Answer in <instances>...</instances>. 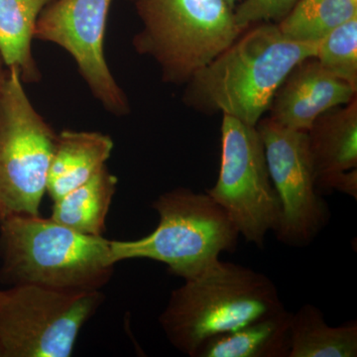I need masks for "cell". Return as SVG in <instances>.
Masks as SVG:
<instances>
[{
	"label": "cell",
	"mask_w": 357,
	"mask_h": 357,
	"mask_svg": "<svg viewBox=\"0 0 357 357\" xmlns=\"http://www.w3.org/2000/svg\"><path fill=\"white\" fill-rule=\"evenodd\" d=\"M318 46L286 38L276 23L250 26L185 84L183 102L201 114L256 126L289 73L316 57Z\"/></svg>",
	"instance_id": "1"
},
{
	"label": "cell",
	"mask_w": 357,
	"mask_h": 357,
	"mask_svg": "<svg viewBox=\"0 0 357 357\" xmlns=\"http://www.w3.org/2000/svg\"><path fill=\"white\" fill-rule=\"evenodd\" d=\"M0 257L4 283L61 290H100L115 266L112 241L40 215L0 220Z\"/></svg>",
	"instance_id": "2"
},
{
	"label": "cell",
	"mask_w": 357,
	"mask_h": 357,
	"mask_svg": "<svg viewBox=\"0 0 357 357\" xmlns=\"http://www.w3.org/2000/svg\"><path fill=\"white\" fill-rule=\"evenodd\" d=\"M285 310L266 275L218 260L171 293L159 323L170 344L194 357L211 338Z\"/></svg>",
	"instance_id": "3"
},
{
	"label": "cell",
	"mask_w": 357,
	"mask_h": 357,
	"mask_svg": "<svg viewBox=\"0 0 357 357\" xmlns=\"http://www.w3.org/2000/svg\"><path fill=\"white\" fill-rule=\"evenodd\" d=\"M152 206L159 223L151 234L137 241H112L115 264L154 260L188 281L215 265L222 253L236 251L238 230L206 192L176 188L160 195Z\"/></svg>",
	"instance_id": "4"
},
{
	"label": "cell",
	"mask_w": 357,
	"mask_h": 357,
	"mask_svg": "<svg viewBox=\"0 0 357 357\" xmlns=\"http://www.w3.org/2000/svg\"><path fill=\"white\" fill-rule=\"evenodd\" d=\"M142 29L132 46L153 59L162 81L185 84L245 30L227 0H134Z\"/></svg>",
	"instance_id": "5"
},
{
	"label": "cell",
	"mask_w": 357,
	"mask_h": 357,
	"mask_svg": "<svg viewBox=\"0 0 357 357\" xmlns=\"http://www.w3.org/2000/svg\"><path fill=\"white\" fill-rule=\"evenodd\" d=\"M103 301L100 290L15 285L0 293L4 357H69L84 324Z\"/></svg>",
	"instance_id": "6"
},
{
	"label": "cell",
	"mask_w": 357,
	"mask_h": 357,
	"mask_svg": "<svg viewBox=\"0 0 357 357\" xmlns=\"http://www.w3.org/2000/svg\"><path fill=\"white\" fill-rule=\"evenodd\" d=\"M0 93V206L39 215L57 134L37 112L20 73L8 69Z\"/></svg>",
	"instance_id": "7"
},
{
	"label": "cell",
	"mask_w": 357,
	"mask_h": 357,
	"mask_svg": "<svg viewBox=\"0 0 357 357\" xmlns=\"http://www.w3.org/2000/svg\"><path fill=\"white\" fill-rule=\"evenodd\" d=\"M222 157L217 183L206 194L218 204L246 243L262 248L278 229L281 206L268 171L256 126L222 114Z\"/></svg>",
	"instance_id": "8"
},
{
	"label": "cell",
	"mask_w": 357,
	"mask_h": 357,
	"mask_svg": "<svg viewBox=\"0 0 357 357\" xmlns=\"http://www.w3.org/2000/svg\"><path fill=\"white\" fill-rule=\"evenodd\" d=\"M256 128L280 202V223L275 234L286 245L306 246L330 220L328 204L317 189L307 132L284 128L268 117L260 119Z\"/></svg>",
	"instance_id": "9"
},
{
	"label": "cell",
	"mask_w": 357,
	"mask_h": 357,
	"mask_svg": "<svg viewBox=\"0 0 357 357\" xmlns=\"http://www.w3.org/2000/svg\"><path fill=\"white\" fill-rule=\"evenodd\" d=\"M112 1L53 0L40 14L34 40L57 45L68 52L93 98L110 114L121 117L130 114V103L105 54Z\"/></svg>",
	"instance_id": "10"
},
{
	"label": "cell",
	"mask_w": 357,
	"mask_h": 357,
	"mask_svg": "<svg viewBox=\"0 0 357 357\" xmlns=\"http://www.w3.org/2000/svg\"><path fill=\"white\" fill-rule=\"evenodd\" d=\"M357 89L328 72L314 57L289 73L270 105L268 119L284 128L307 132L324 112L347 105Z\"/></svg>",
	"instance_id": "11"
},
{
	"label": "cell",
	"mask_w": 357,
	"mask_h": 357,
	"mask_svg": "<svg viewBox=\"0 0 357 357\" xmlns=\"http://www.w3.org/2000/svg\"><path fill=\"white\" fill-rule=\"evenodd\" d=\"M307 135L319 192L328 178L357 169V98L319 115Z\"/></svg>",
	"instance_id": "12"
},
{
	"label": "cell",
	"mask_w": 357,
	"mask_h": 357,
	"mask_svg": "<svg viewBox=\"0 0 357 357\" xmlns=\"http://www.w3.org/2000/svg\"><path fill=\"white\" fill-rule=\"evenodd\" d=\"M114 147L110 136L96 131L63 130L57 134L47 194L54 202L83 185L107 166Z\"/></svg>",
	"instance_id": "13"
},
{
	"label": "cell",
	"mask_w": 357,
	"mask_h": 357,
	"mask_svg": "<svg viewBox=\"0 0 357 357\" xmlns=\"http://www.w3.org/2000/svg\"><path fill=\"white\" fill-rule=\"evenodd\" d=\"M291 314L287 310L206 340L194 357H289Z\"/></svg>",
	"instance_id": "14"
},
{
	"label": "cell",
	"mask_w": 357,
	"mask_h": 357,
	"mask_svg": "<svg viewBox=\"0 0 357 357\" xmlns=\"http://www.w3.org/2000/svg\"><path fill=\"white\" fill-rule=\"evenodd\" d=\"M53 0H0V53L8 69L20 73L25 84L42 79L32 52L40 14Z\"/></svg>",
	"instance_id": "15"
},
{
	"label": "cell",
	"mask_w": 357,
	"mask_h": 357,
	"mask_svg": "<svg viewBox=\"0 0 357 357\" xmlns=\"http://www.w3.org/2000/svg\"><path fill=\"white\" fill-rule=\"evenodd\" d=\"M116 187L117 178L105 166L83 185L54 201L51 218L81 234L102 236Z\"/></svg>",
	"instance_id": "16"
},
{
	"label": "cell",
	"mask_w": 357,
	"mask_h": 357,
	"mask_svg": "<svg viewBox=\"0 0 357 357\" xmlns=\"http://www.w3.org/2000/svg\"><path fill=\"white\" fill-rule=\"evenodd\" d=\"M289 357H356L357 323L328 325L323 312L306 304L291 314Z\"/></svg>",
	"instance_id": "17"
},
{
	"label": "cell",
	"mask_w": 357,
	"mask_h": 357,
	"mask_svg": "<svg viewBox=\"0 0 357 357\" xmlns=\"http://www.w3.org/2000/svg\"><path fill=\"white\" fill-rule=\"evenodd\" d=\"M357 17L354 0H299L277 24L286 38L300 43H319L335 28Z\"/></svg>",
	"instance_id": "18"
},
{
	"label": "cell",
	"mask_w": 357,
	"mask_h": 357,
	"mask_svg": "<svg viewBox=\"0 0 357 357\" xmlns=\"http://www.w3.org/2000/svg\"><path fill=\"white\" fill-rule=\"evenodd\" d=\"M314 58L333 76L357 89V17L324 37Z\"/></svg>",
	"instance_id": "19"
},
{
	"label": "cell",
	"mask_w": 357,
	"mask_h": 357,
	"mask_svg": "<svg viewBox=\"0 0 357 357\" xmlns=\"http://www.w3.org/2000/svg\"><path fill=\"white\" fill-rule=\"evenodd\" d=\"M299 0H243L234 9L236 24L246 30L258 23L278 24Z\"/></svg>",
	"instance_id": "20"
},
{
	"label": "cell",
	"mask_w": 357,
	"mask_h": 357,
	"mask_svg": "<svg viewBox=\"0 0 357 357\" xmlns=\"http://www.w3.org/2000/svg\"><path fill=\"white\" fill-rule=\"evenodd\" d=\"M8 68L2 58L1 53H0V93L4 88V84L6 83L7 76H8Z\"/></svg>",
	"instance_id": "21"
},
{
	"label": "cell",
	"mask_w": 357,
	"mask_h": 357,
	"mask_svg": "<svg viewBox=\"0 0 357 357\" xmlns=\"http://www.w3.org/2000/svg\"><path fill=\"white\" fill-rule=\"evenodd\" d=\"M6 217V213L4 211L3 208H2V206H0V220H3V218Z\"/></svg>",
	"instance_id": "22"
},
{
	"label": "cell",
	"mask_w": 357,
	"mask_h": 357,
	"mask_svg": "<svg viewBox=\"0 0 357 357\" xmlns=\"http://www.w3.org/2000/svg\"><path fill=\"white\" fill-rule=\"evenodd\" d=\"M238 1V0H227V2H229V6L232 7V8L234 9V4H236V2Z\"/></svg>",
	"instance_id": "23"
},
{
	"label": "cell",
	"mask_w": 357,
	"mask_h": 357,
	"mask_svg": "<svg viewBox=\"0 0 357 357\" xmlns=\"http://www.w3.org/2000/svg\"><path fill=\"white\" fill-rule=\"evenodd\" d=\"M0 357H4L3 349H2L1 344H0Z\"/></svg>",
	"instance_id": "24"
},
{
	"label": "cell",
	"mask_w": 357,
	"mask_h": 357,
	"mask_svg": "<svg viewBox=\"0 0 357 357\" xmlns=\"http://www.w3.org/2000/svg\"><path fill=\"white\" fill-rule=\"evenodd\" d=\"M354 1H356V2H357V0H354Z\"/></svg>",
	"instance_id": "25"
},
{
	"label": "cell",
	"mask_w": 357,
	"mask_h": 357,
	"mask_svg": "<svg viewBox=\"0 0 357 357\" xmlns=\"http://www.w3.org/2000/svg\"><path fill=\"white\" fill-rule=\"evenodd\" d=\"M130 1H132V2H133V1H134V0H130Z\"/></svg>",
	"instance_id": "26"
},
{
	"label": "cell",
	"mask_w": 357,
	"mask_h": 357,
	"mask_svg": "<svg viewBox=\"0 0 357 357\" xmlns=\"http://www.w3.org/2000/svg\"><path fill=\"white\" fill-rule=\"evenodd\" d=\"M0 293H1V290H0Z\"/></svg>",
	"instance_id": "27"
}]
</instances>
